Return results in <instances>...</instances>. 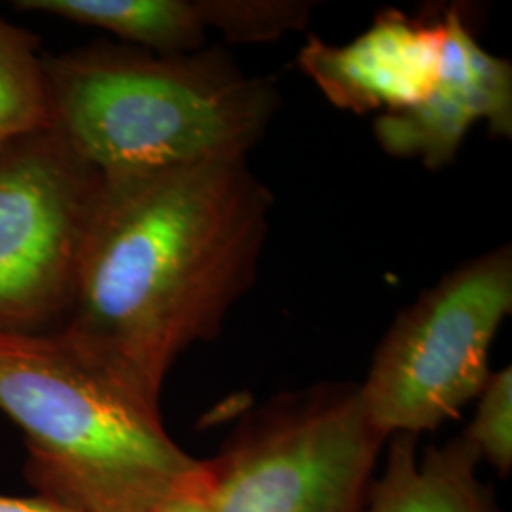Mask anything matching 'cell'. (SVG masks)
Returning a JSON list of instances; mask_svg holds the SVG:
<instances>
[{"label":"cell","instance_id":"cell-10","mask_svg":"<svg viewBox=\"0 0 512 512\" xmlns=\"http://www.w3.org/2000/svg\"><path fill=\"white\" fill-rule=\"evenodd\" d=\"M14 8L97 27L152 54L198 52L211 33L209 0H18Z\"/></svg>","mask_w":512,"mask_h":512},{"label":"cell","instance_id":"cell-6","mask_svg":"<svg viewBox=\"0 0 512 512\" xmlns=\"http://www.w3.org/2000/svg\"><path fill=\"white\" fill-rule=\"evenodd\" d=\"M101 183L55 128L0 150V334L65 327Z\"/></svg>","mask_w":512,"mask_h":512},{"label":"cell","instance_id":"cell-8","mask_svg":"<svg viewBox=\"0 0 512 512\" xmlns=\"http://www.w3.org/2000/svg\"><path fill=\"white\" fill-rule=\"evenodd\" d=\"M444 40V16L418 19L385 10L348 44L308 38L298 65L336 109L380 116L429 95L439 80Z\"/></svg>","mask_w":512,"mask_h":512},{"label":"cell","instance_id":"cell-2","mask_svg":"<svg viewBox=\"0 0 512 512\" xmlns=\"http://www.w3.org/2000/svg\"><path fill=\"white\" fill-rule=\"evenodd\" d=\"M57 129L103 175L247 160L274 120V84L219 48L160 55L120 42L44 54Z\"/></svg>","mask_w":512,"mask_h":512},{"label":"cell","instance_id":"cell-11","mask_svg":"<svg viewBox=\"0 0 512 512\" xmlns=\"http://www.w3.org/2000/svg\"><path fill=\"white\" fill-rule=\"evenodd\" d=\"M46 128H52V109L40 40L0 19V150Z\"/></svg>","mask_w":512,"mask_h":512},{"label":"cell","instance_id":"cell-14","mask_svg":"<svg viewBox=\"0 0 512 512\" xmlns=\"http://www.w3.org/2000/svg\"><path fill=\"white\" fill-rule=\"evenodd\" d=\"M152 512H213L205 494V461Z\"/></svg>","mask_w":512,"mask_h":512},{"label":"cell","instance_id":"cell-15","mask_svg":"<svg viewBox=\"0 0 512 512\" xmlns=\"http://www.w3.org/2000/svg\"><path fill=\"white\" fill-rule=\"evenodd\" d=\"M0 512H78L73 507L59 503L44 495H27V497H14V495H0Z\"/></svg>","mask_w":512,"mask_h":512},{"label":"cell","instance_id":"cell-5","mask_svg":"<svg viewBox=\"0 0 512 512\" xmlns=\"http://www.w3.org/2000/svg\"><path fill=\"white\" fill-rule=\"evenodd\" d=\"M385 437L359 385L287 397L249 421L205 461L213 512H361Z\"/></svg>","mask_w":512,"mask_h":512},{"label":"cell","instance_id":"cell-1","mask_svg":"<svg viewBox=\"0 0 512 512\" xmlns=\"http://www.w3.org/2000/svg\"><path fill=\"white\" fill-rule=\"evenodd\" d=\"M272 207L247 160L103 175L61 332L160 401L255 283Z\"/></svg>","mask_w":512,"mask_h":512},{"label":"cell","instance_id":"cell-4","mask_svg":"<svg viewBox=\"0 0 512 512\" xmlns=\"http://www.w3.org/2000/svg\"><path fill=\"white\" fill-rule=\"evenodd\" d=\"M511 311L512 251L501 245L448 272L397 315L359 385L385 439L437 429L478 399Z\"/></svg>","mask_w":512,"mask_h":512},{"label":"cell","instance_id":"cell-13","mask_svg":"<svg viewBox=\"0 0 512 512\" xmlns=\"http://www.w3.org/2000/svg\"><path fill=\"white\" fill-rule=\"evenodd\" d=\"M463 439L480 459L505 475L512 465V372L511 366L490 376L478 395L475 420Z\"/></svg>","mask_w":512,"mask_h":512},{"label":"cell","instance_id":"cell-12","mask_svg":"<svg viewBox=\"0 0 512 512\" xmlns=\"http://www.w3.org/2000/svg\"><path fill=\"white\" fill-rule=\"evenodd\" d=\"M310 2L298 0H209L211 31L234 44L266 42L304 31L310 23Z\"/></svg>","mask_w":512,"mask_h":512},{"label":"cell","instance_id":"cell-3","mask_svg":"<svg viewBox=\"0 0 512 512\" xmlns=\"http://www.w3.org/2000/svg\"><path fill=\"white\" fill-rule=\"evenodd\" d=\"M0 412L23 433L27 482L78 512H152L202 465L158 399L61 330L0 334Z\"/></svg>","mask_w":512,"mask_h":512},{"label":"cell","instance_id":"cell-7","mask_svg":"<svg viewBox=\"0 0 512 512\" xmlns=\"http://www.w3.org/2000/svg\"><path fill=\"white\" fill-rule=\"evenodd\" d=\"M446 40L437 84L410 109L374 120L378 145L389 156L440 169L456 160L475 124L497 137L512 135V65L476 40L459 8L444 14Z\"/></svg>","mask_w":512,"mask_h":512},{"label":"cell","instance_id":"cell-9","mask_svg":"<svg viewBox=\"0 0 512 512\" xmlns=\"http://www.w3.org/2000/svg\"><path fill=\"white\" fill-rule=\"evenodd\" d=\"M385 473L374 484L368 512H492L476 478L480 458L467 440L416 456V435H393Z\"/></svg>","mask_w":512,"mask_h":512}]
</instances>
